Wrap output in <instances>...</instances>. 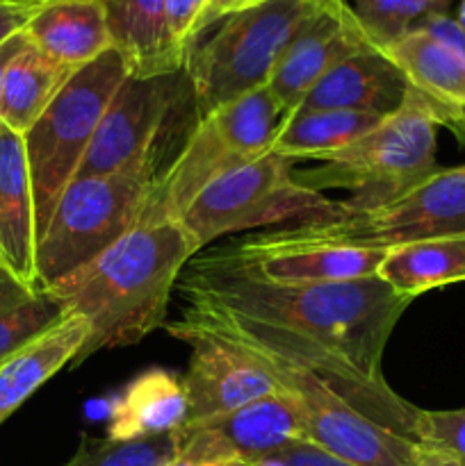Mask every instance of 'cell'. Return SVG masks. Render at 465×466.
<instances>
[{
  "instance_id": "1",
  "label": "cell",
  "mask_w": 465,
  "mask_h": 466,
  "mask_svg": "<svg viewBox=\"0 0 465 466\" xmlns=\"http://www.w3.org/2000/svg\"><path fill=\"white\" fill-rule=\"evenodd\" d=\"M185 300H203L240 317L285 328L349 358L365 376L386 380L383 350L410 299L378 276L345 282L276 285L194 255L178 280Z\"/></svg>"
},
{
  "instance_id": "2",
  "label": "cell",
  "mask_w": 465,
  "mask_h": 466,
  "mask_svg": "<svg viewBox=\"0 0 465 466\" xmlns=\"http://www.w3.org/2000/svg\"><path fill=\"white\" fill-rule=\"evenodd\" d=\"M194 255L199 250L181 221L141 223L80 271L48 287L89 326L76 364L164 328L169 300Z\"/></svg>"
},
{
  "instance_id": "3",
  "label": "cell",
  "mask_w": 465,
  "mask_h": 466,
  "mask_svg": "<svg viewBox=\"0 0 465 466\" xmlns=\"http://www.w3.org/2000/svg\"><path fill=\"white\" fill-rule=\"evenodd\" d=\"M447 105L408 86L397 112L346 148L319 159L317 168L299 173L296 180L315 191L346 189L349 212L378 208L440 168L436 162L438 127L447 126Z\"/></svg>"
},
{
  "instance_id": "4",
  "label": "cell",
  "mask_w": 465,
  "mask_h": 466,
  "mask_svg": "<svg viewBox=\"0 0 465 466\" xmlns=\"http://www.w3.org/2000/svg\"><path fill=\"white\" fill-rule=\"evenodd\" d=\"M169 162L158 153L117 173L76 177L36 241V287L57 285L135 230Z\"/></svg>"
},
{
  "instance_id": "5",
  "label": "cell",
  "mask_w": 465,
  "mask_h": 466,
  "mask_svg": "<svg viewBox=\"0 0 465 466\" xmlns=\"http://www.w3.org/2000/svg\"><path fill=\"white\" fill-rule=\"evenodd\" d=\"M285 118L267 86L201 116L164 168L141 223L181 221L205 187L272 153Z\"/></svg>"
},
{
  "instance_id": "6",
  "label": "cell",
  "mask_w": 465,
  "mask_h": 466,
  "mask_svg": "<svg viewBox=\"0 0 465 466\" xmlns=\"http://www.w3.org/2000/svg\"><path fill=\"white\" fill-rule=\"evenodd\" d=\"M317 9L322 7L310 0H267L223 18L185 59L196 116L264 89L292 36Z\"/></svg>"
},
{
  "instance_id": "7",
  "label": "cell",
  "mask_w": 465,
  "mask_h": 466,
  "mask_svg": "<svg viewBox=\"0 0 465 466\" xmlns=\"http://www.w3.org/2000/svg\"><path fill=\"white\" fill-rule=\"evenodd\" d=\"M130 73L126 57L109 48L78 68L39 121L23 135L35 194L36 241L44 235L62 191L78 176L109 100Z\"/></svg>"
},
{
  "instance_id": "8",
  "label": "cell",
  "mask_w": 465,
  "mask_h": 466,
  "mask_svg": "<svg viewBox=\"0 0 465 466\" xmlns=\"http://www.w3.org/2000/svg\"><path fill=\"white\" fill-rule=\"evenodd\" d=\"M292 167V159L267 153L205 187L181 217L196 250L253 228L324 221L345 212V200H331L301 185Z\"/></svg>"
},
{
  "instance_id": "9",
  "label": "cell",
  "mask_w": 465,
  "mask_h": 466,
  "mask_svg": "<svg viewBox=\"0 0 465 466\" xmlns=\"http://www.w3.org/2000/svg\"><path fill=\"white\" fill-rule=\"evenodd\" d=\"M182 321L255 355L299 408L305 431L304 441H310L326 453L356 466H413L415 449H418L413 440L395 435L381 423L365 417L324 378L305 369L304 364L222 328L205 326L187 317H182Z\"/></svg>"
},
{
  "instance_id": "10",
  "label": "cell",
  "mask_w": 465,
  "mask_h": 466,
  "mask_svg": "<svg viewBox=\"0 0 465 466\" xmlns=\"http://www.w3.org/2000/svg\"><path fill=\"white\" fill-rule=\"evenodd\" d=\"M299 228L317 239L378 250L465 235V164L438 168L413 189L378 208L365 212L345 208L340 217L299 223Z\"/></svg>"
},
{
  "instance_id": "11",
  "label": "cell",
  "mask_w": 465,
  "mask_h": 466,
  "mask_svg": "<svg viewBox=\"0 0 465 466\" xmlns=\"http://www.w3.org/2000/svg\"><path fill=\"white\" fill-rule=\"evenodd\" d=\"M185 98H191L185 71L130 73L109 100L76 177L108 176L150 155L167 153V127Z\"/></svg>"
},
{
  "instance_id": "12",
  "label": "cell",
  "mask_w": 465,
  "mask_h": 466,
  "mask_svg": "<svg viewBox=\"0 0 465 466\" xmlns=\"http://www.w3.org/2000/svg\"><path fill=\"white\" fill-rule=\"evenodd\" d=\"M388 250L317 239L299 226L246 237L214 258L242 273L276 285L345 282L377 276Z\"/></svg>"
},
{
  "instance_id": "13",
  "label": "cell",
  "mask_w": 465,
  "mask_h": 466,
  "mask_svg": "<svg viewBox=\"0 0 465 466\" xmlns=\"http://www.w3.org/2000/svg\"><path fill=\"white\" fill-rule=\"evenodd\" d=\"M164 328L171 337L185 341L191 350L190 364L182 376L190 400L187 423L222 417L253 400L283 391L274 373L249 350L190 326L182 319L164 323Z\"/></svg>"
},
{
  "instance_id": "14",
  "label": "cell",
  "mask_w": 465,
  "mask_h": 466,
  "mask_svg": "<svg viewBox=\"0 0 465 466\" xmlns=\"http://www.w3.org/2000/svg\"><path fill=\"white\" fill-rule=\"evenodd\" d=\"M178 435V455L235 460L246 466L260 462L292 441H304V419L285 394L264 396L222 417L185 423Z\"/></svg>"
},
{
  "instance_id": "15",
  "label": "cell",
  "mask_w": 465,
  "mask_h": 466,
  "mask_svg": "<svg viewBox=\"0 0 465 466\" xmlns=\"http://www.w3.org/2000/svg\"><path fill=\"white\" fill-rule=\"evenodd\" d=\"M367 48H374V41L346 0L337 7L317 9L292 36L267 85L269 94L287 114L294 112L331 68Z\"/></svg>"
},
{
  "instance_id": "16",
  "label": "cell",
  "mask_w": 465,
  "mask_h": 466,
  "mask_svg": "<svg viewBox=\"0 0 465 466\" xmlns=\"http://www.w3.org/2000/svg\"><path fill=\"white\" fill-rule=\"evenodd\" d=\"M408 80L383 48H367L337 64L308 91L294 112H346L390 116L401 107ZM292 114V112H290Z\"/></svg>"
},
{
  "instance_id": "17",
  "label": "cell",
  "mask_w": 465,
  "mask_h": 466,
  "mask_svg": "<svg viewBox=\"0 0 465 466\" xmlns=\"http://www.w3.org/2000/svg\"><path fill=\"white\" fill-rule=\"evenodd\" d=\"M36 212L23 135L0 121V268L36 287Z\"/></svg>"
},
{
  "instance_id": "18",
  "label": "cell",
  "mask_w": 465,
  "mask_h": 466,
  "mask_svg": "<svg viewBox=\"0 0 465 466\" xmlns=\"http://www.w3.org/2000/svg\"><path fill=\"white\" fill-rule=\"evenodd\" d=\"M190 421L182 378L167 369H146L109 405L108 440L137 441L173 435Z\"/></svg>"
},
{
  "instance_id": "19",
  "label": "cell",
  "mask_w": 465,
  "mask_h": 466,
  "mask_svg": "<svg viewBox=\"0 0 465 466\" xmlns=\"http://www.w3.org/2000/svg\"><path fill=\"white\" fill-rule=\"evenodd\" d=\"M89 337L80 314L68 312L53 328L0 364V423L12 417L59 369L76 362Z\"/></svg>"
},
{
  "instance_id": "20",
  "label": "cell",
  "mask_w": 465,
  "mask_h": 466,
  "mask_svg": "<svg viewBox=\"0 0 465 466\" xmlns=\"http://www.w3.org/2000/svg\"><path fill=\"white\" fill-rule=\"evenodd\" d=\"M23 35L64 66L80 68L112 48L100 0H57L32 16Z\"/></svg>"
},
{
  "instance_id": "21",
  "label": "cell",
  "mask_w": 465,
  "mask_h": 466,
  "mask_svg": "<svg viewBox=\"0 0 465 466\" xmlns=\"http://www.w3.org/2000/svg\"><path fill=\"white\" fill-rule=\"evenodd\" d=\"M112 48L126 57L132 76L185 71L173 57L167 32V0H100Z\"/></svg>"
},
{
  "instance_id": "22",
  "label": "cell",
  "mask_w": 465,
  "mask_h": 466,
  "mask_svg": "<svg viewBox=\"0 0 465 466\" xmlns=\"http://www.w3.org/2000/svg\"><path fill=\"white\" fill-rule=\"evenodd\" d=\"M377 276L413 300L424 291L465 280V235L436 237L390 248Z\"/></svg>"
},
{
  "instance_id": "23",
  "label": "cell",
  "mask_w": 465,
  "mask_h": 466,
  "mask_svg": "<svg viewBox=\"0 0 465 466\" xmlns=\"http://www.w3.org/2000/svg\"><path fill=\"white\" fill-rule=\"evenodd\" d=\"M76 71L50 59L27 41L5 71L0 121L18 135H26Z\"/></svg>"
},
{
  "instance_id": "24",
  "label": "cell",
  "mask_w": 465,
  "mask_h": 466,
  "mask_svg": "<svg viewBox=\"0 0 465 466\" xmlns=\"http://www.w3.org/2000/svg\"><path fill=\"white\" fill-rule=\"evenodd\" d=\"M383 50L410 86L447 107L465 105V62L431 35L415 27Z\"/></svg>"
},
{
  "instance_id": "25",
  "label": "cell",
  "mask_w": 465,
  "mask_h": 466,
  "mask_svg": "<svg viewBox=\"0 0 465 466\" xmlns=\"http://www.w3.org/2000/svg\"><path fill=\"white\" fill-rule=\"evenodd\" d=\"M386 116L346 109H322V112L287 114L272 153L292 159H319L337 153L356 139L377 127Z\"/></svg>"
},
{
  "instance_id": "26",
  "label": "cell",
  "mask_w": 465,
  "mask_h": 466,
  "mask_svg": "<svg viewBox=\"0 0 465 466\" xmlns=\"http://www.w3.org/2000/svg\"><path fill=\"white\" fill-rule=\"evenodd\" d=\"M67 314L53 291L21 285L0 268V364Z\"/></svg>"
},
{
  "instance_id": "27",
  "label": "cell",
  "mask_w": 465,
  "mask_h": 466,
  "mask_svg": "<svg viewBox=\"0 0 465 466\" xmlns=\"http://www.w3.org/2000/svg\"><path fill=\"white\" fill-rule=\"evenodd\" d=\"M178 455V435L137 441L82 437L76 455L64 466H167Z\"/></svg>"
},
{
  "instance_id": "28",
  "label": "cell",
  "mask_w": 465,
  "mask_h": 466,
  "mask_svg": "<svg viewBox=\"0 0 465 466\" xmlns=\"http://www.w3.org/2000/svg\"><path fill=\"white\" fill-rule=\"evenodd\" d=\"M415 444L440 451L465 464V410H419L413 426Z\"/></svg>"
},
{
  "instance_id": "29",
  "label": "cell",
  "mask_w": 465,
  "mask_h": 466,
  "mask_svg": "<svg viewBox=\"0 0 465 466\" xmlns=\"http://www.w3.org/2000/svg\"><path fill=\"white\" fill-rule=\"evenodd\" d=\"M208 0H167V32L173 57L185 68V59L201 36V18H203Z\"/></svg>"
},
{
  "instance_id": "30",
  "label": "cell",
  "mask_w": 465,
  "mask_h": 466,
  "mask_svg": "<svg viewBox=\"0 0 465 466\" xmlns=\"http://www.w3.org/2000/svg\"><path fill=\"white\" fill-rule=\"evenodd\" d=\"M251 466H356L345 460L336 458V455L326 453L319 446L310 444V441H292V444L283 446L276 453L267 455L260 462Z\"/></svg>"
},
{
  "instance_id": "31",
  "label": "cell",
  "mask_w": 465,
  "mask_h": 466,
  "mask_svg": "<svg viewBox=\"0 0 465 466\" xmlns=\"http://www.w3.org/2000/svg\"><path fill=\"white\" fill-rule=\"evenodd\" d=\"M418 27L440 41L442 46H447L465 62V30L456 23V18L447 16V14H431Z\"/></svg>"
},
{
  "instance_id": "32",
  "label": "cell",
  "mask_w": 465,
  "mask_h": 466,
  "mask_svg": "<svg viewBox=\"0 0 465 466\" xmlns=\"http://www.w3.org/2000/svg\"><path fill=\"white\" fill-rule=\"evenodd\" d=\"M41 7L44 5L26 3V0H0V46L26 30L27 23Z\"/></svg>"
},
{
  "instance_id": "33",
  "label": "cell",
  "mask_w": 465,
  "mask_h": 466,
  "mask_svg": "<svg viewBox=\"0 0 465 466\" xmlns=\"http://www.w3.org/2000/svg\"><path fill=\"white\" fill-rule=\"evenodd\" d=\"M263 3H267V0H208V7H205L203 18H201V32H203L205 27L214 25L217 21L232 16V14L258 7V5Z\"/></svg>"
},
{
  "instance_id": "34",
  "label": "cell",
  "mask_w": 465,
  "mask_h": 466,
  "mask_svg": "<svg viewBox=\"0 0 465 466\" xmlns=\"http://www.w3.org/2000/svg\"><path fill=\"white\" fill-rule=\"evenodd\" d=\"M413 466H465V464L460 462V460L451 458V455L418 444V449H415Z\"/></svg>"
},
{
  "instance_id": "35",
  "label": "cell",
  "mask_w": 465,
  "mask_h": 466,
  "mask_svg": "<svg viewBox=\"0 0 465 466\" xmlns=\"http://www.w3.org/2000/svg\"><path fill=\"white\" fill-rule=\"evenodd\" d=\"M27 44V36L23 35V32H18L16 36H12L9 41H5L3 46H0V98H3V80H5V71H7L9 62H12L14 57H16L18 53L23 50V46Z\"/></svg>"
},
{
  "instance_id": "36",
  "label": "cell",
  "mask_w": 465,
  "mask_h": 466,
  "mask_svg": "<svg viewBox=\"0 0 465 466\" xmlns=\"http://www.w3.org/2000/svg\"><path fill=\"white\" fill-rule=\"evenodd\" d=\"M167 466H246L235 460H208V458H185V455H176Z\"/></svg>"
},
{
  "instance_id": "37",
  "label": "cell",
  "mask_w": 465,
  "mask_h": 466,
  "mask_svg": "<svg viewBox=\"0 0 465 466\" xmlns=\"http://www.w3.org/2000/svg\"><path fill=\"white\" fill-rule=\"evenodd\" d=\"M447 127L456 132L460 139L465 141V105H456L450 107V116H447Z\"/></svg>"
},
{
  "instance_id": "38",
  "label": "cell",
  "mask_w": 465,
  "mask_h": 466,
  "mask_svg": "<svg viewBox=\"0 0 465 466\" xmlns=\"http://www.w3.org/2000/svg\"><path fill=\"white\" fill-rule=\"evenodd\" d=\"M413 3L424 5V7L431 9L433 14H445V9L450 7L451 0H413Z\"/></svg>"
},
{
  "instance_id": "39",
  "label": "cell",
  "mask_w": 465,
  "mask_h": 466,
  "mask_svg": "<svg viewBox=\"0 0 465 466\" xmlns=\"http://www.w3.org/2000/svg\"><path fill=\"white\" fill-rule=\"evenodd\" d=\"M310 3L319 5V7H337V5H342L345 0H310Z\"/></svg>"
},
{
  "instance_id": "40",
  "label": "cell",
  "mask_w": 465,
  "mask_h": 466,
  "mask_svg": "<svg viewBox=\"0 0 465 466\" xmlns=\"http://www.w3.org/2000/svg\"><path fill=\"white\" fill-rule=\"evenodd\" d=\"M456 23H459V25L463 27V30H465V0H463V3H460V9H459V18H456Z\"/></svg>"
},
{
  "instance_id": "41",
  "label": "cell",
  "mask_w": 465,
  "mask_h": 466,
  "mask_svg": "<svg viewBox=\"0 0 465 466\" xmlns=\"http://www.w3.org/2000/svg\"><path fill=\"white\" fill-rule=\"evenodd\" d=\"M26 3H35V5H48V3H57V0H26Z\"/></svg>"
}]
</instances>
